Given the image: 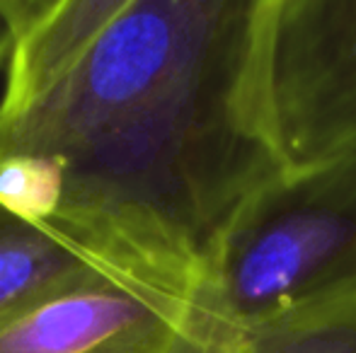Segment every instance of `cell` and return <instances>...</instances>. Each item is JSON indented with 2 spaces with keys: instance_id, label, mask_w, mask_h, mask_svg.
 <instances>
[{
  "instance_id": "6da1fadb",
  "label": "cell",
  "mask_w": 356,
  "mask_h": 353,
  "mask_svg": "<svg viewBox=\"0 0 356 353\" xmlns=\"http://www.w3.org/2000/svg\"><path fill=\"white\" fill-rule=\"evenodd\" d=\"M272 0H0V160L63 177L66 218H122L207 264L289 170L267 92Z\"/></svg>"
},
{
  "instance_id": "7a4b0ae2",
  "label": "cell",
  "mask_w": 356,
  "mask_h": 353,
  "mask_svg": "<svg viewBox=\"0 0 356 353\" xmlns=\"http://www.w3.org/2000/svg\"><path fill=\"white\" fill-rule=\"evenodd\" d=\"M349 293H356V150L289 167L233 221L209 261L213 353Z\"/></svg>"
},
{
  "instance_id": "3957f363",
  "label": "cell",
  "mask_w": 356,
  "mask_h": 353,
  "mask_svg": "<svg viewBox=\"0 0 356 353\" xmlns=\"http://www.w3.org/2000/svg\"><path fill=\"white\" fill-rule=\"evenodd\" d=\"M92 218L99 259L5 317L0 353H213L207 264L122 218Z\"/></svg>"
},
{
  "instance_id": "277c9868",
  "label": "cell",
  "mask_w": 356,
  "mask_h": 353,
  "mask_svg": "<svg viewBox=\"0 0 356 353\" xmlns=\"http://www.w3.org/2000/svg\"><path fill=\"white\" fill-rule=\"evenodd\" d=\"M267 92L291 170L356 150V0H272Z\"/></svg>"
},
{
  "instance_id": "5b68a950",
  "label": "cell",
  "mask_w": 356,
  "mask_h": 353,
  "mask_svg": "<svg viewBox=\"0 0 356 353\" xmlns=\"http://www.w3.org/2000/svg\"><path fill=\"white\" fill-rule=\"evenodd\" d=\"M102 245L97 218L37 223L0 203V322L83 276Z\"/></svg>"
},
{
  "instance_id": "8992f818",
  "label": "cell",
  "mask_w": 356,
  "mask_h": 353,
  "mask_svg": "<svg viewBox=\"0 0 356 353\" xmlns=\"http://www.w3.org/2000/svg\"><path fill=\"white\" fill-rule=\"evenodd\" d=\"M218 353H356V293L248 332Z\"/></svg>"
},
{
  "instance_id": "52a82bcc",
  "label": "cell",
  "mask_w": 356,
  "mask_h": 353,
  "mask_svg": "<svg viewBox=\"0 0 356 353\" xmlns=\"http://www.w3.org/2000/svg\"><path fill=\"white\" fill-rule=\"evenodd\" d=\"M0 203L37 223H56L63 208V177L37 157L0 160Z\"/></svg>"
},
{
  "instance_id": "ba28073f",
  "label": "cell",
  "mask_w": 356,
  "mask_h": 353,
  "mask_svg": "<svg viewBox=\"0 0 356 353\" xmlns=\"http://www.w3.org/2000/svg\"><path fill=\"white\" fill-rule=\"evenodd\" d=\"M8 49H10L8 27H5V22H3V15H0V66H5V58H8Z\"/></svg>"
}]
</instances>
